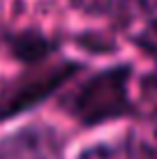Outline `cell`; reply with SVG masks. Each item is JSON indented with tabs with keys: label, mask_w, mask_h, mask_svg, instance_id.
I'll use <instances>...</instances> for the list:
<instances>
[{
	"label": "cell",
	"mask_w": 157,
	"mask_h": 159,
	"mask_svg": "<svg viewBox=\"0 0 157 159\" xmlns=\"http://www.w3.org/2000/svg\"><path fill=\"white\" fill-rule=\"evenodd\" d=\"M0 159H65V139L48 125H25L0 139Z\"/></svg>",
	"instance_id": "cell-2"
},
{
	"label": "cell",
	"mask_w": 157,
	"mask_h": 159,
	"mask_svg": "<svg viewBox=\"0 0 157 159\" xmlns=\"http://www.w3.org/2000/svg\"><path fill=\"white\" fill-rule=\"evenodd\" d=\"M129 74L132 69L127 65L102 69L74 88L62 99V108L88 127L125 118L132 111Z\"/></svg>",
	"instance_id": "cell-1"
},
{
	"label": "cell",
	"mask_w": 157,
	"mask_h": 159,
	"mask_svg": "<svg viewBox=\"0 0 157 159\" xmlns=\"http://www.w3.org/2000/svg\"><path fill=\"white\" fill-rule=\"evenodd\" d=\"M72 5L85 14H109L125 7L127 0H72Z\"/></svg>",
	"instance_id": "cell-5"
},
{
	"label": "cell",
	"mask_w": 157,
	"mask_h": 159,
	"mask_svg": "<svg viewBox=\"0 0 157 159\" xmlns=\"http://www.w3.org/2000/svg\"><path fill=\"white\" fill-rule=\"evenodd\" d=\"M79 159H143V155L136 148L134 139L129 136L125 141H111V143L90 145L79 155Z\"/></svg>",
	"instance_id": "cell-4"
},
{
	"label": "cell",
	"mask_w": 157,
	"mask_h": 159,
	"mask_svg": "<svg viewBox=\"0 0 157 159\" xmlns=\"http://www.w3.org/2000/svg\"><path fill=\"white\" fill-rule=\"evenodd\" d=\"M125 7L132 9L141 28L136 30V42L143 48L157 53V0H127Z\"/></svg>",
	"instance_id": "cell-3"
}]
</instances>
